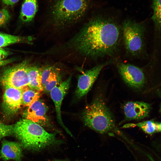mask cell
Masks as SVG:
<instances>
[{
  "instance_id": "6da1fadb",
  "label": "cell",
  "mask_w": 161,
  "mask_h": 161,
  "mask_svg": "<svg viewBox=\"0 0 161 161\" xmlns=\"http://www.w3.org/2000/svg\"><path fill=\"white\" fill-rule=\"evenodd\" d=\"M112 19L98 16L92 18L68 44L86 57L97 59L112 56L119 47L122 30Z\"/></svg>"
},
{
  "instance_id": "4316f807",
  "label": "cell",
  "mask_w": 161,
  "mask_h": 161,
  "mask_svg": "<svg viewBox=\"0 0 161 161\" xmlns=\"http://www.w3.org/2000/svg\"><path fill=\"white\" fill-rule=\"evenodd\" d=\"M158 129L159 131L161 132V122L158 123Z\"/></svg>"
},
{
  "instance_id": "7402d4cb",
  "label": "cell",
  "mask_w": 161,
  "mask_h": 161,
  "mask_svg": "<svg viewBox=\"0 0 161 161\" xmlns=\"http://www.w3.org/2000/svg\"><path fill=\"white\" fill-rule=\"evenodd\" d=\"M56 68L54 66H47L41 68L42 85L43 88L49 78Z\"/></svg>"
},
{
  "instance_id": "30bf717a",
  "label": "cell",
  "mask_w": 161,
  "mask_h": 161,
  "mask_svg": "<svg viewBox=\"0 0 161 161\" xmlns=\"http://www.w3.org/2000/svg\"><path fill=\"white\" fill-rule=\"evenodd\" d=\"M71 79V76H70L66 80L61 82L59 84L55 87L50 92L51 97L55 105L58 122L66 132L72 136V135L71 132L64 123L61 112L62 103L69 88Z\"/></svg>"
},
{
  "instance_id": "d4e9b609",
  "label": "cell",
  "mask_w": 161,
  "mask_h": 161,
  "mask_svg": "<svg viewBox=\"0 0 161 161\" xmlns=\"http://www.w3.org/2000/svg\"><path fill=\"white\" fill-rule=\"evenodd\" d=\"M4 4L11 6H13L17 3L19 0H1Z\"/></svg>"
},
{
  "instance_id": "5bb4252c",
  "label": "cell",
  "mask_w": 161,
  "mask_h": 161,
  "mask_svg": "<svg viewBox=\"0 0 161 161\" xmlns=\"http://www.w3.org/2000/svg\"><path fill=\"white\" fill-rule=\"evenodd\" d=\"M38 0H24L22 5L19 18L24 22L31 21L38 11Z\"/></svg>"
},
{
  "instance_id": "8fae6325",
  "label": "cell",
  "mask_w": 161,
  "mask_h": 161,
  "mask_svg": "<svg viewBox=\"0 0 161 161\" xmlns=\"http://www.w3.org/2000/svg\"><path fill=\"white\" fill-rule=\"evenodd\" d=\"M123 109L126 121L137 120L148 117L151 106L150 104L144 102L131 101L125 103Z\"/></svg>"
},
{
  "instance_id": "277c9868",
  "label": "cell",
  "mask_w": 161,
  "mask_h": 161,
  "mask_svg": "<svg viewBox=\"0 0 161 161\" xmlns=\"http://www.w3.org/2000/svg\"><path fill=\"white\" fill-rule=\"evenodd\" d=\"M82 117L85 125L98 133L114 131L123 135L116 125L112 113L100 96L96 97L86 107Z\"/></svg>"
},
{
  "instance_id": "5b68a950",
  "label": "cell",
  "mask_w": 161,
  "mask_h": 161,
  "mask_svg": "<svg viewBox=\"0 0 161 161\" xmlns=\"http://www.w3.org/2000/svg\"><path fill=\"white\" fill-rule=\"evenodd\" d=\"M121 27L127 52L131 56L138 55L143 51L144 47L145 29L143 24L127 19L123 21Z\"/></svg>"
},
{
  "instance_id": "52a82bcc",
  "label": "cell",
  "mask_w": 161,
  "mask_h": 161,
  "mask_svg": "<svg viewBox=\"0 0 161 161\" xmlns=\"http://www.w3.org/2000/svg\"><path fill=\"white\" fill-rule=\"evenodd\" d=\"M119 73L129 87L140 90L144 87L145 78L142 69L134 65L119 63L117 65Z\"/></svg>"
},
{
  "instance_id": "ac0fdd59",
  "label": "cell",
  "mask_w": 161,
  "mask_h": 161,
  "mask_svg": "<svg viewBox=\"0 0 161 161\" xmlns=\"http://www.w3.org/2000/svg\"><path fill=\"white\" fill-rule=\"evenodd\" d=\"M32 39L31 37L27 38L0 32V48L22 42L29 43Z\"/></svg>"
},
{
  "instance_id": "ffe728a7",
  "label": "cell",
  "mask_w": 161,
  "mask_h": 161,
  "mask_svg": "<svg viewBox=\"0 0 161 161\" xmlns=\"http://www.w3.org/2000/svg\"><path fill=\"white\" fill-rule=\"evenodd\" d=\"M152 8V19L155 25L158 27L161 28V0H154Z\"/></svg>"
},
{
  "instance_id": "e0dca14e",
  "label": "cell",
  "mask_w": 161,
  "mask_h": 161,
  "mask_svg": "<svg viewBox=\"0 0 161 161\" xmlns=\"http://www.w3.org/2000/svg\"><path fill=\"white\" fill-rule=\"evenodd\" d=\"M137 127L146 133L152 134L159 131L158 123L153 120L143 121L137 123H128L124 125L123 128Z\"/></svg>"
},
{
  "instance_id": "cb8c5ba5",
  "label": "cell",
  "mask_w": 161,
  "mask_h": 161,
  "mask_svg": "<svg viewBox=\"0 0 161 161\" xmlns=\"http://www.w3.org/2000/svg\"><path fill=\"white\" fill-rule=\"evenodd\" d=\"M10 54L9 51L0 48V61L4 60Z\"/></svg>"
},
{
  "instance_id": "44dd1931",
  "label": "cell",
  "mask_w": 161,
  "mask_h": 161,
  "mask_svg": "<svg viewBox=\"0 0 161 161\" xmlns=\"http://www.w3.org/2000/svg\"><path fill=\"white\" fill-rule=\"evenodd\" d=\"M14 124H5L0 120V140L5 137L14 134Z\"/></svg>"
},
{
  "instance_id": "7a4b0ae2",
  "label": "cell",
  "mask_w": 161,
  "mask_h": 161,
  "mask_svg": "<svg viewBox=\"0 0 161 161\" xmlns=\"http://www.w3.org/2000/svg\"><path fill=\"white\" fill-rule=\"evenodd\" d=\"M14 134L23 149L38 151L60 144L55 133H50L43 127L26 119H21L14 124Z\"/></svg>"
},
{
  "instance_id": "4fadbf2b",
  "label": "cell",
  "mask_w": 161,
  "mask_h": 161,
  "mask_svg": "<svg viewBox=\"0 0 161 161\" xmlns=\"http://www.w3.org/2000/svg\"><path fill=\"white\" fill-rule=\"evenodd\" d=\"M0 150V157L4 161L10 160L21 161L23 157L21 145L19 142L3 139Z\"/></svg>"
},
{
  "instance_id": "f1b7e54d",
  "label": "cell",
  "mask_w": 161,
  "mask_h": 161,
  "mask_svg": "<svg viewBox=\"0 0 161 161\" xmlns=\"http://www.w3.org/2000/svg\"><path fill=\"white\" fill-rule=\"evenodd\" d=\"M54 161H63V160H55Z\"/></svg>"
},
{
  "instance_id": "7c38bea8",
  "label": "cell",
  "mask_w": 161,
  "mask_h": 161,
  "mask_svg": "<svg viewBox=\"0 0 161 161\" xmlns=\"http://www.w3.org/2000/svg\"><path fill=\"white\" fill-rule=\"evenodd\" d=\"M28 107L25 113V119L42 127L50 126L49 120L47 115V107L43 102L39 99Z\"/></svg>"
},
{
  "instance_id": "ba28073f",
  "label": "cell",
  "mask_w": 161,
  "mask_h": 161,
  "mask_svg": "<svg viewBox=\"0 0 161 161\" xmlns=\"http://www.w3.org/2000/svg\"><path fill=\"white\" fill-rule=\"evenodd\" d=\"M112 60L98 64L86 70L78 78L77 86L75 91L76 97L81 98L90 90L100 72L105 66L111 63Z\"/></svg>"
},
{
  "instance_id": "3957f363",
  "label": "cell",
  "mask_w": 161,
  "mask_h": 161,
  "mask_svg": "<svg viewBox=\"0 0 161 161\" xmlns=\"http://www.w3.org/2000/svg\"><path fill=\"white\" fill-rule=\"evenodd\" d=\"M91 0H50L48 11L53 24L63 27L76 23L90 8Z\"/></svg>"
},
{
  "instance_id": "9a60e30c",
  "label": "cell",
  "mask_w": 161,
  "mask_h": 161,
  "mask_svg": "<svg viewBox=\"0 0 161 161\" xmlns=\"http://www.w3.org/2000/svg\"><path fill=\"white\" fill-rule=\"evenodd\" d=\"M29 86L40 92L43 90L42 85V69L35 66H30L28 70Z\"/></svg>"
},
{
  "instance_id": "d6986e66",
  "label": "cell",
  "mask_w": 161,
  "mask_h": 161,
  "mask_svg": "<svg viewBox=\"0 0 161 161\" xmlns=\"http://www.w3.org/2000/svg\"><path fill=\"white\" fill-rule=\"evenodd\" d=\"M61 76L58 69L55 68L50 75L43 87V90L49 93L55 86L60 83Z\"/></svg>"
},
{
  "instance_id": "9c48e42d",
  "label": "cell",
  "mask_w": 161,
  "mask_h": 161,
  "mask_svg": "<svg viewBox=\"0 0 161 161\" xmlns=\"http://www.w3.org/2000/svg\"><path fill=\"white\" fill-rule=\"evenodd\" d=\"M2 109L4 115L11 117L18 112L22 106L21 90L12 87H4Z\"/></svg>"
},
{
  "instance_id": "83f0119b",
  "label": "cell",
  "mask_w": 161,
  "mask_h": 161,
  "mask_svg": "<svg viewBox=\"0 0 161 161\" xmlns=\"http://www.w3.org/2000/svg\"><path fill=\"white\" fill-rule=\"evenodd\" d=\"M160 112L161 113V104H160Z\"/></svg>"
},
{
  "instance_id": "2e32d148",
  "label": "cell",
  "mask_w": 161,
  "mask_h": 161,
  "mask_svg": "<svg viewBox=\"0 0 161 161\" xmlns=\"http://www.w3.org/2000/svg\"><path fill=\"white\" fill-rule=\"evenodd\" d=\"M21 92L22 106L28 107L39 100L41 92L30 87L29 86L21 89Z\"/></svg>"
},
{
  "instance_id": "484cf974",
  "label": "cell",
  "mask_w": 161,
  "mask_h": 161,
  "mask_svg": "<svg viewBox=\"0 0 161 161\" xmlns=\"http://www.w3.org/2000/svg\"><path fill=\"white\" fill-rule=\"evenodd\" d=\"M13 61V60L12 59L0 61V66L6 65L12 62Z\"/></svg>"
},
{
  "instance_id": "603a6c76",
  "label": "cell",
  "mask_w": 161,
  "mask_h": 161,
  "mask_svg": "<svg viewBox=\"0 0 161 161\" xmlns=\"http://www.w3.org/2000/svg\"><path fill=\"white\" fill-rule=\"evenodd\" d=\"M10 15L8 10L5 8L0 9V27L5 24L9 21Z\"/></svg>"
},
{
  "instance_id": "8992f818",
  "label": "cell",
  "mask_w": 161,
  "mask_h": 161,
  "mask_svg": "<svg viewBox=\"0 0 161 161\" xmlns=\"http://www.w3.org/2000/svg\"><path fill=\"white\" fill-rule=\"evenodd\" d=\"M30 65L26 60L5 69L0 75V83L4 87L9 86L21 89L29 86L28 70Z\"/></svg>"
}]
</instances>
